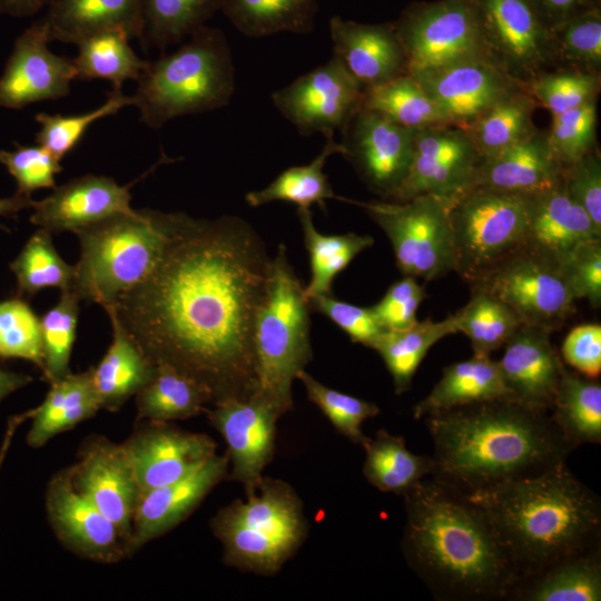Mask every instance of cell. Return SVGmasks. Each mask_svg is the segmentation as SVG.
<instances>
[{"instance_id":"7402d4cb","label":"cell","mask_w":601,"mask_h":601,"mask_svg":"<svg viewBox=\"0 0 601 601\" xmlns=\"http://www.w3.org/2000/svg\"><path fill=\"white\" fill-rule=\"evenodd\" d=\"M425 93L463 127L506 95L525 87L487 57H475L411 75Z\"/></svg>"},{"instance_id":"74e56055","label":"cell","mask_w":601,"mask_h":601,"mask_svg":"<svg viewBox=\"0 0 601 601\" xmlns=\"http://www.w3.org/2000/svg\"><path fill=\"white\" fill-rule=\"evenodd\" d=\"M326 142L321 152L307 165L294 166L280 173L268 186L246 194V203L259 207L273 201H287L298 208H309L313 204L325 208L326 199H341L333 191L323 168L335 154L344 157L345 148L335 141L334 134L325 135Z\"/></svg>"},{"instance_id":"db71d44e","label":"cell","mask_w":601,"mask_h":601,"mask_svg":"<svg viewBox=\"0 0 601 601\" xmlns=\"http://www.w3.org/2000/svg\"><path fill=\"white\" fill-rule=\"evenodd\" d=\"M0 357L27 359L43 368L40 318L21 299L0 303Z\"/></svg>"},{"instance_id":"ffe728a7","label":"cell","mask_w":601,"mask_h":601,"mask_svg":"<svg viewBox=\"0 0 601 601\" xmlns=\"http://www.w3.org/2000/svg\"><path fill=\"white\" fill-rule=\"evenodd\" d=\"M46 511L57 540L79 558L99 563L127 558L115 524L76 489L67 469L49 480Z\"/></svg>"},{"instance_id":"5bb4252c","label":"cell","mask_w":601,"mask_h":601,"mask_svg":"<svg viewBox=\"0 0 601 601\" xmlns=\"http://www.w3.org/2000/svg\"><path fill=\"white\" fill-rule=\"evenodd\" d=\"M364 86L339 58L298 77L272 93V101L303 136L342 131L362 107Z\"/></svg>"},{"instance_id":"f546056e","label":"cell","mask_w":601,"mask_h":601,"mask_svg":"<svg viewBox=\"0 0 601 601\" xmlns=\"http://www.w3.org/2000/svg\"><path fill=\"white\" fill-rule=\"evenodd\" d=\"M50 40L77 45L106 30H122L140 39L142 18L139 0H49L41 17Z\"/></svg>"},{"instance_id":"b9f144b4","label":"cell","mask_w":601,"mask_h":601,"mask_svg":"<svg viewBox=\"0 0 601 601\" xmlns=\"http://www.w3.org/2000/svg\"><path fill=\"white\" fill-rule=\"evenodd\" d=\"M304 234L305 247L309 256L311 280L305 286L308 298L332 295L334 278L364 249L374 244L368 235L354 233L324 235L315 228L309 208L297 209Z\"/></svg>"},{"instance_id":"e7e4bbea","label":"cell","mask_w":601,"mask_h":601,"mask_svg":"<svg viewBox=\"0 0 601 601\" xmlns=\"http://www.w3.org/2000/svg\"><path fill=\"white\" fill-rule=\"evenodd\" d=\"M32 382L27 374L9 372L0 368V401L17 390Z\"/></svg>"},{"instance_id":"94428289","label":"cell","mask_w":601,"mask_h":601,"mask_svg":"<svg viewBox=\"0 0 601 601\" xmlns=\"http://www.w3.org/2000/svg\"><path fill=\"white\" fill-rule=\"evenodd\" d=\"M564 361L589 378L601 372V326L583 324L570 331L562 344Z\"/></svg>"},{"instance_id":"e0dca14e","label":"cell","mask_w":601,"mask_h":601,"mask_svg":"<svg viewBox=\"0 0 601 601\" xmlns=\"http://www.w3.org/2000/svg\"><path fill=\"white\" fill-rule=\"evenodd\" d=\"M206 413L227 444L230 479L243 484L247 497L254 495L275 453L279 413L252 395L218 401Z\"/></svg>"},{"instance_id":"44dd1931","label":"cell","mask_w":601,"mask_h":601,"mask_svg":"<svg viewBox=\"0 0 601 601\" xmlns=\"http://www.w3.org/2000/svg\"><path fill=\"white\" fill-rule=\"evenodd\" d=\"M50 41L41 18L16 39L0 77V107L21 109L69 95L77 79L73 61L53 53Z\"/></svg>"},{"instance_id":"603a6c76","label":"cell","mask_w":601,"mask_h":601,"mask_svg":"<svg viewBox=\"0 0 601 601\" xmlns=\"http://www.w3.org/2000/svg\"><path fill=\"white\" fill-rule=\"evenodd\" d=\"M227 454L210 457L191 474L140 494L127 556L185 521L227 475Z\"/></svg>"},{"instance_id":"9c48e42d","label":"cell","mask_w":601,"mask_h":601,"mask_svg":"<svg viewBox=\"0 0 601 601\" xmlns=\"http://www.w3.org/2000/svg\"><path fill=\"white\" fill-rule=\"evenodd\" d=\"M532 196L472 187L449 198L455 272L474 282L524 247Z\"/></svg>"},{"instance_id":"ee69618b","label":"cell","mask_w":601,"mask_h":601,"mask_svg":"<svg viewBox=\"0 0 601 601\" xmlns=\"http://www.w3.org/2000/svg\"><path fill=\"white\" fill-rule=\"evenodd\" d=\"M362 107L378 111L394 122L412 128L453 125L447 115L411 75L364 88Z\"/></svg>"},{"instance_id":"d6986e66","label":"cell","mask_w":601,"mask_h":601,"mask_svg":"<svg viewBox=\"0 0 601 601\" xmlns=\"http://www.w3.org/2000/svg\"><path fill=\"white\" fill-rule=\"evenodd\" d=\"M121 446L140 494L186 477L213 457L217 450V443L207 434L155 421H145Z\"/></svg>"},{"instance_id":"836d02e7","label":"cell","mask_w":601,"mask_h":601,"mask_svg":"<svg viewBox=\"0 0 601 601\" xmlns=\"http://www.w3.org/2000/svg\"><path fill=\"white\" fill-rule=\"evenodd\" d=\"M365 451L363 475L382 492L397 495L418 486L434 469L432 456L412 453L400 435L380 430L362 444Z\"/></svg>"},{"instance_id":"9f6ffc18","label":"cell","mask_w":601,"mask_h":601,"mask_svg":"<svg viewBox=\"0 0 601 601\" xmlns=\"http://www.w3.org/2000/svg\"><path fill=\"white\" fill-rule=\"evenodd\" d=\"M577 299L601 304V238L584 240L555 258Z\"/></svg>"},{"instance_id":"30bf717a","label":"cell","mask_w":601,"mask_h":601,"mask_svg":"<svg viewBox=\"0 0 601 601\" xmlns=\"http://www.w3.org/2000/svg\"><path fill=\"white\" fill-rule=\"evenodd\" d=\"M351 203L364 208L386 234L403 275L428 282L455 270L449 198L424 194L404 201Z\"/></svg>"},{"instance_id":"f907efd6","label":"cell","mask_w":601,"mask_h":601,"mask_svg":"<svg viewBox=\"0 0 601 601\" xmlns=\"http://www.w3.org/2000/svg\"><path fill=\"white\" fill-rule=\"evenodd\" d=\"M525 88L540 107L554 116L598 100L601 75L556 68L532 78Z\"/></svg>"},{"instance_id":"3957f363","label":"cell","mask_w":601,"mask_h":601,"mask_svg":"<svg viewBox=\"0 0 601 601\" xmlns=\"http://www.w3.org/2000/svg\"><path fill=\"white\" fill-rule=\"evenodd\" d=\"M406 563L437 600H504L518 578L482 510L433 480L403 495Z\"/></svg>"},{"instance_id":"4316f807","label":"cell","mask_w":601,"mask_h":601,"mask_svg":"<svg viewBox=\"0 0 601 601\" xmlns=\"http://www.w3.org/2000/svg\"><path fill=\"white\" fill-rule=\"evenodd\" d=\"M562 170L549 146L546 130L539 129L529 139L481 158L472 187L535 195L556 186Z\"/></svg>"},{"instance_id":"d590c367","label":"cell","mask_w":601,"mask_h":601,"mask_svg":"<svg viewBox=\"0 0 601 601\" xmlns=\"http://www.w3.org/2000/svg\"><path fill=\"white\" fill-rule=\"evenodd\" d=\"M209 391L190 376L159 363L151 381L135 396L136 420L171 422L206 412Z\"/></svg>"},{"instance_id":"f5cc1de1","label":"cell","mask_w":601,"mask_h":601,"mask_svg":"<svg viewBox=\"0 0 601 601\" xmlns=\"http://www.w3.org/2000/svg\"><path fill=\"white\" fill-rule=\"evenodd\" d=\"M546 138L553 155L563 167L599 149L597 100L552 116Z\"/></svg>"},{"instance_id":"6125c7cd","label":"cell","mask_w":601,"mask_h":601,"mask_svg":"<svg viewBox=\"0 0 601 601\" xmlns=\"http://www.w3.org/2000/svg\"><path fill=\"white\" fill-rule=\"evenodd\" d=\"M531 2L550 30L574 14L600 4V0H531Z\"/></svg>"},{"instance_id":"ab89813d","label":"cell","mask_w":601,"mask_h":601,"mask_svg":"<svg viewBox=\"0 0 601 601\" xmlns=\"http://www.w3.org/2000/svg\"><path fill=\"white\" fill-rule=\"evenodd\" d=\"M457 333L454 317L443 321L424 319L404 329H385L372 348L383 358L396 394L411 387L412 378L428 349L443 337Z\"/></svg>"},{"instance_id":"6f0895ef","label":"cell","mask_w":601,"mask_h":601,"mask_svg":"<svg viewBox=\"0 0 601 601\" xmlns=\"http://www.w3.org/2000/svg\"><path fill=\"white\" fill-rule=\"evenodd\" d=\"M561 183L566 194L601 230V158L599 149L563 167Z\"/></svg>"},{"instance_id":"60d3db41","label":"cell","mask_w":601,"mask_h":601,"mask_svg":"<svg viewBox=\"0 0 601 601\" xmlns=\"http://www.w3.org/2000/svg\"><path fill=\"white\" fill-rule=\"evenodd\" d=\"M129 41V36L117 29L82 39L77 43L78 55L72 59L77 79H105L115 90H121L127 80L137 81L149 61L140 59Z\"/></svg>"},{"instance_id":"7dc6e473","label":"cell","mask_w":601,"mask_h":601,"mask_svg":"<svg viewBox=\"0 0 601 601\" xmlns=\"http://www.w3.org/2000/svg\"><path fill=\"white\" fill-rule=\"evenodd\" d=\"M20 293L29 295L47 288L62 290L72 288L75 265H70L57 252L51 233L39 228L28 239L18 257L11 263Z\"/></svg>"},{"instance_id":"8992f818","label":"cell","mask_w":601,"mask_h":601,"mask_svg":"<svg viewBox=\"0 0 601 601\" xmlns=\"http://www.w3.org/2000/svg\"><path fill=\"white\" fill-rule=\"evenodd\" d=\"M175 213L139 209L117 214L73 234L80 245L71 290L104 309L156 267L171 234Z\"/></svg>"},{"instance_id":"9a60e30c","label":"cell","mask_w":601,"mask_h":601,"mask_svg":"<svg viewBox=\"0 0 601 601\" xmlns=\"http://www.w3.org/2000/svg\"><path fill=\"white\" fill-rule=\"evenodd\" d=\"M416 130L361 107L341 131L339 142L367 187L391 200L407 176Z\"/></svg>"},{"instance_id":"c3c4849f","label":"cell","mask_w":601,"mask_h":601,"mask_svg":"<svg viewBox=\"0 0 601 601\" xmlns=\"http://www.w3.org/2000/svg\"><path fill=\"white\" fill-rule=\"evenodd\" d=\"M80 302L71 289L62 290L58 303L40 318L42 373L49 384L71 372L70 357L77 335Z\"/></svg>"},{"instance_id":"5b68a950","label":"cell","mask_w":601,"mask_h":601,"mask_svg":"<svg viewBox=\"0 0 601 601\" xmlns=\"http://www.w3.org/2000/svg\"><path fill=\"white\" fill-rule=\"evenodd\" d=\"M131 96L139 119L160 129L174 118L226 106L235 90V68L226 36L207 24L176 51L149 61Z\"/></svg>"},{"instance_id":"003e7915","label":"cell","mask_w":601,"mask_h":601,"mask_svg":"<svg viewBox=\"0 0 601 601\" xmlns=\"http://www.w3.org/2000/svg\"><path fill=\"white\" fill-rule=\"evenodd\" d=\"M33 199L30 196H23L16 194L12 197L0 198V218L9 215H13L21 209L31 208ZM0 228L3 226L0 224Z\"/></svg>"},{"instance_id":"d4e9b609","label":"cell","mask_w":601,"mask_h":601,"mask_svg":"<svg viewBox=\"0 0 601 601\" xmlns=\"http://www.w3.org/2000/svg\"><path fill=\"white\" fill-rule=\"evenodd\" d=\"M550 334L548 329L522 324L504 344L497 361L511 400L541 412L551 410L564 365Z\"/></svg>"},{"instance_id":"680465c9","label":"cell","mask_w":601,"mask_h":601,"mask_svg":"<svg viewBox=\"0 0 601 601\" xmlns=\"http://www.w3.org/2000/svg\"><path fill=\"white\" fill-rule=\"evenodd\" d=\"M311 311L328 317L354 343L371 347L385 329L376 321L371 308L359 307L338 300L332 295H318L308 298Z\"/></svg>"},{"instance_id":"6da1fadb","label":"cell","mask_w":601,"mask_h":601,"mask_svg":"<svg viewBox=\"0 0 601 601\" xmlns=\"http://www.w3.org/2000/svg\"><path fill=\"white\" fill-rule=\"evenodd\" d=\"M270 256L237 216L175 213L152 272L112 312L144 353L203 384L213 404L254 391V318Z\"/></svg>"},{"instance_id":"2e32d148","label":"cell","mask_w":601,"mask_h":601,"mask_svg":"<svg viewBox=\"0 0 601 601\" xmlns=\"http://www.w3.org/2000/svg\"><path fill=\"white\" fill-rule=\"evenodd\" d=\"M480 160L462 127L417 129L407 176L391 200L404 201L424 194L455 197L472 187Z\"/></svg>"},{"instance_id":"7c38bea8","label":"cell","mask_w":601,"mask_h":601,"mask_svg":"<svg viewBox=\"0 0 601 601\" xmlns=\"http://www.w3.org/2000/svg\"><path fill=\"white\" fill-rule=\"evenodd\" d=\"M475 289L496 297L523 324L552 331L573 312L577 299L556 259L526 246L480 275Z\"/></svg>"},{"instance_id":"484cf974","label":"cell","mask_w":601,"mask_h":601,"mask_svg":"<svg viewBox=\"0 0 601 601\" xmlns=\"http://www.w3.org/2000/svg\"><path fill=\"white\" fill-rule=\"evenodd\" d=\"M334 56L364 86L375 87L407 75V60L394 23H361L334 16L329 20Z\"/></svg>"},{"instance_id":"e575fe53","label":"cell","mask_w":601,"mask_h":601,"mask_svg":"<svg viewBox=\"0 0 601 601\" xmlns=\"http://www.w3.org/2000/svg\"><path fill=\"white\" fill-rule=\"evenodd\" d=\"M539 104L525 87L487 108L462 128L481 158L532 137L539 129L533 115Z\"/></svg>"},{"instance_id":"11a10c76","label":"cell","mask_w":601,"mask_h":601,"mask_svg":"<svg viewBox=\"0 0 601 601\" xmlns=\"http://www.w3.org/2000/svg\"><path fill=\"white\" fill-rule=\"evenodd\" d=\"M0 162L17 181V193L30 196L37 189L56 187L55 176L62 171L60 161L41 146H17L0 150Z\"/></svg>"},{"instance_id":"83f0119b","label":"cell","mask_w":601,"mask_h":601,"mask_svg":"<svg viewBox=\"0 0 601 601\" xmlns=\"http://www.w3.org/2000/svg\"><path fill=\"white\" fill-rule=\"evenodd\" d=\"M592 238H601V230L566 194L561 181L532 196L524 246L558 258Z\"/></svg>"},{"instance_id":"8fae6325","label":"cell","mask_w":601,"mask_h":601,"mask_svg":"<svg viewBox=\"0 0 601 601\" xmlns=\"http://www.w3.org/2000/svg\"><path fill=\"white\" fill-rule=\"evenodd\" d=\"M393 23L406 56L408 75L487 57L474 0L413 2Z\"/></svg>"},{"instance_id":"681fc988","label":"cell","mask_w":601,"mask_h":601,"mask_svg":"<svg viewBox=\"0 0 601 601\" xmlns=\"http://www.w3.org/2000/svg\"><path fill=\"white\" fill-rule=\"evenodd\" d=\"M131 105V96H126L122 90L112 89L101 106L85 114L63 116L40 112L36 116V121L40 125L36 142L60 161L79 144L93 122Z\"/></svg>"},{"instance_id":"7a4b0ae2","label":"cell","mask_w":601,"mask_h":601,"mask_svg":"<svg viewBox=\"0 0 601 601\" xmlns=\"http://www.w3.org/2000/svg\"><path fill=\"white\" fill-rule=\"evenodd\" d=\"M425 422L431 480L464 495L541 474L574 451L548 412L506 398L437 411Z\"/></svg>"},{"instance_id":"ac0fdd59","label":"cell","mask_w":601,"mask_h":601,"mask_svg":"<svg viewBox=\"0 0 601 601\" xmlns=\"http://www.w3.org/2000/svg\"><path fill=\"white\" fill-rule=\"evenodd\" d=\"M67 471L76 489L115 524L127 554L140 489L121 443L89 436Z\"/></svg>"},{"instance_id":"277c9868","label":"cell","mask_w":601,"mask_h":601,"mask_svg":"<svg viewBox=\"0 0 601 601\" xmlns=\"http://www.w3.org/2000/svg\"><path fill=\"white\" fill-rule=\"evenodd\" d=\"M489 520L518 577L601 548V501L561 462L466 495Z\"/></svg>"},{"instance_id":"03108f58","label":"cell","mask_w":601,"mask_h":601,"mask_svg":"<svg viewBox=\"0 0 601 601\" xmlns=\"http://www.w3.org/2000/svg\"><path fill=\"white\" fill-rule=\"evenodd\" d=\"M30 417L31 410L9 418L4 435L2 437V442L0 444V471L18 427L20 426V424H22L26 420Z\"/></svg>"},{"instance_id":"cb8c5ba5","label":"cell","mask_w":601,"mask_h":601,"mask_svg":"<svg viewBox=\"0 0 601 601\" xmlns=\"http://www.w3.org/2000/svg\"><path fill=\"white\" fill-rule=\"evenodd\" d=\"M104 175H83L56 186L32 204L30 221L50 233L72 231L117 214H131L130 188Z\"/></svg>"},{"instance_id":"52a82bcc","label":"cell","mask_w":601,"mask_h":601,"mask_svg":"<svg viewBox=\"0 0 601 601\" xmlns=\"http://www.w3.org/2000/svg\"><path fill=\"white\" fill-rule=\"evenodd\" d=\"M304 286L279 245L270 258L253 325L255 382L252 396L279 415L293 410V382L312 361L309 304Z\"/></svg>"},{"instance_id":"f35d334b","label":"cell","mask_w":601,"mask_h":601,"mask_svg":"<svg viewBox=\"0 0 601 601\" xmlns=\"http://www.w3.org/2000/svg\"><path fill=\"white\" fill-rule=\"evenodd\" d=\"M319 0H221L220 11L252 38L279 32L309 33Z\"/></svg>"},{"instance_id":"4dcf8cb0","label":"cell","mask_w":601,"mask_h":601,"mask_svg":"<svg viewBox=\"0 0 601 601\" xmlns=\"http://www.w3.org/2000/svg\"><path fill=\"white\" fill-rule=\"evenodd\" d=\"M112 329L111 343L91 367L93 390L100 408L116 412L154 377L156 364L144 353L117 316L106 312Z\"/></svg>"},{"instance_id":"816d5d0a","label":"cell","mask_w":601,"mask_h":601,"mask_svg":"<svg viewBox=\"0 0 601 601\" xmlns=\"http://www.w3.org/2000/svg\"><path fill=\"white\" fill-rule=\"evenodd\" d=\"M296 378L303 383L308 400L326 415L334 427L352 443L362 446L367 439L362 432V424L378 415L380 407L325 386L305 370L300 371Z\"/></svg>"},{"instance_id":"4fadbf2b","label":"cell","mask_w":601,"mask_h":601,"mask_svg":"<svg viewBox=\"0 0 601 601\" xmlns=\"http://www.w3.org/2000/svg\"><path fill=\"white\" fill-rule=\"evenodd\" d=\"M487 57L522 83L554 69L551 30L531 0H474Z\"/></svg>"},{"instance_id":"ba28073f","label":"cell","mask_w":601,"mask_h":601,"mask_svg":"<svg viewBox=\"0 0 601 601\" xmlns=\"http://www.w3.org/2000/svg\"><path fill=\"white\" fill-rule=\"evenodd\" d=\"M233 568L262 575L278 572L307 535L302 500L287 482L263 477L246 501L219 509L209 522Z\"/></svg>"},{"instance_id":"91938a15","label":"cell","mask_w":601,"mask_h":601,"mask_svg":"<svg viewBox=\"0 0 601 601\" xmlns=\"http://www.w3.org/2000/svg\"><path fill=\"white\" fill-rule=\"evenodd\" d=\"M425 296L415 277L404 275L370 308L383 329H404L417 322L416 312Z\"/></svg>"},{"instance_id":"1f68e13d","label":"cell","mask_w":601,"mask_h":601,"mask_svg":"<svg viewBox=\"0 0 601 601\" xmlns=\"http://www.w3.org/2000/svg\"><path fill=\"white\" fill-rule=\"evenodd\" d=\"M511 400L497 361L476 355L443 370L441 380L413 408L415 420L437 411L485 401ZM512 401V400H511Z\"/></svg>"},{"instance_id":"7bdbcfd3","label":"cell","mask_w":601,"mask_h":601,"mask_svg":"<svg viewBox=\"0 0 601 601\" xmlns=\"http://www.w3.org/2000/svg\"><path fill=\"white\" fill-rule=\"evenodd\" d=\"M141 42L160 51L188 38L220 11L221 0H139Z\"/></svg>"},{"instance_id":"be15d7a7","label":"cell","mask_w":601,"mask_h":601,"mask_svg":"<svg viewBox=\"0 0 601 601\" xmlns=\"http://www.w3.org/2000/svg\"><path fill=\"white\" fill-rule=\"evenodd\" d=\"M49 0H0V13L28 17L46 8Z\"/></svg>"},{"instance_id":"f1b7e54d","label":"cell","mask_w":601,"mask_h":601,"mask_svg":"<svg viewBox=\"0 0 601 601\" xmlns=\"http://www.w3.org/2000/svg\"><path fill=\"white\" fill-rule=\"evenodd\" d=\"M504 600H601V548L562 558L519 575Z\"/></svg>"},{"instance_id":"f6af8a7d","label":"cell","mask_w":601,"mask_h":601,"mask_svg":"<svg viewBox=\"0 0 601 601\" xmlns=\"http://www.w3.org/2000/svg\"><path fill=\"white\" fill-rule=\"evenodd\" d=\"M453 317L457 332L469 337L476 355L490 356L523 324L506 304L481 289H474L470 302Z\"/></svg>"},{"instance_id":"bcb514c9","label":"cell","mask_w":601,"mask_h":601,"mask_svg":"<svg viewBox=\"0 0 601 601\" xmlns=\"http://www.w3.org/2000/svg\"><path fill=\"white\" fill-rule=\"evenodd\" d=\"M554 69L601 75V6L588 8L551 29Z\"/></svg>"},{"instance_id":"8d00e7d4","label":"cell","mask_w":601,"mask_h":601,"mask_svg":"<svg viewBox=\"0 0 601 601\" xmlns=\"http://www.w3.org/2000/svg\"><path fill=\"white\" fill-rule=\"evenodd\" d=\"M550 415L564 440L577 449L601 443V385L564 365Z\"/></svg>"},{"instance_id":"d6a6232c","label":"cell","mask_w":601,"mask_h":601,"mask_svg":"<svg viewBox=\"0 0 601 601\" xmlns=\"http://www.w3.org/2000/svg\"><path fill=\"white\" fill-rule=\"evenodd\" d=\"M40 405L31 408V425L27 443L31 447H42L56 435L69 431L100 411L92 378L91 367L85 372H70L56 381Z\"/></svg>"}]
</instances>
